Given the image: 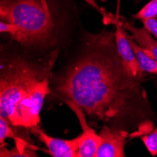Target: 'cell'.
Here are the masks:
<instances>
[{
  "label": "cell",
  "mask_w": 157,
  "mask_h": 157,
  "mask_svg": "<svg viewBox=\"0 0 157 157\" xmlns=\"http://www.w3.org/2000/svg\"><path fill=\"white\" fill-rule=\"evenodd\" d=\"M38 138L44 143L48 151L53 157H77L78 143L75 139H60L48 136L40 129V127L31 131Z\"/></svg>",
  "instance_id": "8992f818"
},
{
  "label": "cell",
  "mask_w": 157,
  "mask_h": 157,
  "mask_svg": "<svg viewBox=\"0 0 157 157\" xmlns=\"http://www.w3.org/2000/svg\"><path fill=\"white\" fill-rule=\"evenodd\" d=\"M141 139L143 141L148 151L151 153V155H157V127L154 128L152 131H151L150 134H147L142 136Z\"/></svg>",
  "instance_id": "7c38bea8"
},
{
  "label": "cell",
  "mask_w": 157,
  "mask_h": 157,
  "mask_svg": "<svg viewBox=\"0 0 157 157\" xmlns=\"http://www.w3.org/2000/svg\"><path fill=\"white\" fill-rule=\"evenodd\" d=\"M130 44L134 50L136 60L142 72L150 73V74H157V60L153 58V56L149 53L147 50L139 46L134 40L132 36L128 35Z\"/></svg>",
  "instance_id": "9c48e42d"
},
{
  "label": "cell",
  "mask_w": 157,
  "mask_h": 157,
  "mask_svg": "<svg viewBox=\"0 0 157 157\" xmlns=\"http://www.w3.org/2000/svg\"><path fill=\"white\" fill-rule=\"evenodd\" d=\"M0 19L15 25L12 39L25 46L51 47L58 39V13L49 0H0Z\"/></svg>",
  "instance_id": "3957f363"
},
{
  "label": "cell",
  "mask_w": 157,
  "mask_h": 157,
  "mask_svg": "<svg viewBox=\"0 0 157 157\" xmlns=\"http://www.w3.org/2000/svg\"><path fill=\"white\" fill-rule=\"evenodd\" d=\"M101 144L97 151L96 157H124V147L129 132L123 129L104 125L99 133Z\"/></svg>",
  "instance_id": "5b68a950"
},
{
  "label": "cell",
  "mask_w": 157,
  "mask_h": 157,
  "mask_svg": "<svg viewBox=\"0 0 157 157\" xmlns=\"http://www.w3.org/2000/svg\"><path fill=\"white\" fill-rule=\"evenodd\" d=\"M85 49L64 72L52 77L51 94L79 105L92 121L133 130L131 137L150 133L155 117L142 77L134 76L117 50L115 34H88Z\"/></svg>",
  "instance_id": "6da1fadb"
},
{
  "label": "cell",
  "mask_w": 157,
  "mask_h": 157,
  "mask_svg": "<svg viewBox=\"0 0 157 157\" xmlns=\"http://www.w3.org/2000/svg\"><path fill=\"white\" fill-rule=\"evenodd\" d=\"M64 103L76 115L82 129V134L75 137L78 143L77 157H96L97 151L102 141L101 136L99 134H96L89 125L86 119V114L79 105L72 101H65Z\"/></svg>",
  "instance_id": "277c9868"
},
{
  "label": "cell",
  "mask_w": 157,
  "mask_h": 157,
  "mask_svg": "<svg viewBox=\"0 0 157 157\" xmlns=\"http://www.w3.org/2000/svg\"><path fill=\"white\" fill-rule=\"evenodd\" d=\"M114 34H115L117 50L126 68L129 70V72L134 76L142 77L143 72L138 65L136 55L130 44L129 39H128V34L124 31L123 26L120 23L115 24V32H114Z\"/></svg>",
  "instance_id": "52a82bcc"
},
{
  "label": "cell",
  "mask_w": 157,
  "mask_h": 157,
  "mask_svg": "<svg viewBox=\"0 0 157 157\" xmlns=\"http://www.w3.org/2000/svg\"><path fill=\"white\" fill-rule=\"evenodd\" d=\"M58 56L54 51L44 59L22 56L2 59L0 74V116L11 126L34 130L40 127V113L51 94L52 69Z\"/></svg>",
  "instance_id": "7a4b0ae2"
},
{
  "label": "cell",
  "mask_w": 157,
  "mask_h": 157,
  "mask_svg": "<svg viewBox=\"0 0 157 157\" xmlns=\"http://www.w3.org/2000/svg\"><path fill=\"white\" fill-rule=\"evenodd\" d=\"M20 136H18L16 133H14L10 122L4 117L0 116V142H1V148L5 147L4 142L7 138H13L14 140H16Z\"/></svg>",
  "instance_id": "8fae6325"
},
{
  "label": "cell",
  "mask_w": 157,
  "mask_h": 157,
  "mask_svg": "<svg viewBox=\"0 0 157 157\" xmlns=\"http://www.w3.org/2000/svg\"><path fill=\"white\" fill-rule=\"evenodd\" d=\"M151 18H157V0H151L133 15V19L140 21Z\"/></svg>",
  "instance_id": "30bf717a"
},
{
  "label": "cell",
  "mask_w": 157,
  "mask_h": 157,
  "mask_svg": "<svg viewBox=\"0 0 157 157\" xmlns=\"http://www.w3.org/2000/svg\"><path fill=\"white\" fill-rule=\"evenodd\" d=\"M143 24V26L155 38L157 39V18L146 19L141 21Z\"/></svg>",
  "instance_id": "4fadbf2b"
},
{
  "label": "cell",
  "mask_w": 157,
  "mask_h": 157,
  "mask_svg": "<svg viewBox=\"0 0 157 157\" xmlns=\"http://www.w3.org/2000/svg\"><path fill=\"white\" fill-rule=\"evenodd\" d=\"M125 30H128L136 44L151 53L157 60V39H155L146 28H137L129 22H123Z\"/></svg>",
  "instance_id": "ba28073f"
}]
</instances>
